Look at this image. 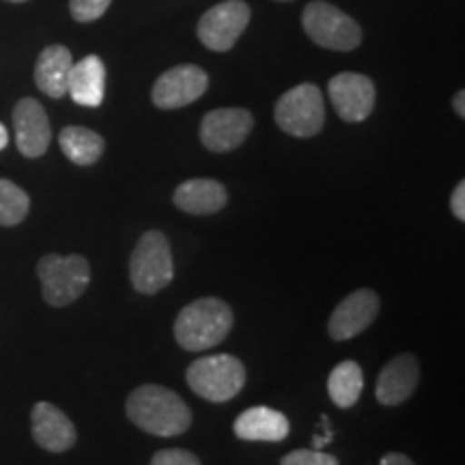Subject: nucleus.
<instances>
[{"label": "nucleus", "mask_w": 465, "mask_h": 465, "mask_svg": "<svg viewBox=\"0 0 465 465\" xmlns=\"http://www.w3.org/2000/svg\"><path fill=\"white\" fill-rule=\"evenodd\" d=\"M127 418L138 429L158 438H174L190 429L192 411L183 399L164 386L144 383L136 388L125 403Z\"/></svg>", "instance_id": "1"}, {"label": "nucleus", "mask_w": 465, "mask_h": 465, "mask_svg": "<svg viewBox=\"0 0 465 465\" xmlns=\"http://www.w3.org/2000/svg\"><path fill=\"white\" fill-rule=\"evenodd\" d=\"M232 328V311L218 298H201L179 312L174 339L185 351H203L223 342Z\"/></svg>", "instance_id": "2"}, {"label": "nucleus", "mask_w": 465, "mask_h": 465, "mask_svg": "<svg viewBox=\"0 0 465 465\" xmlns=\"http://www.w3.org/2000/svg\"><path fill=\"white\" fill-rule=\"evenodd\" d=\"M302 26L312 44L334 52H351L362 44V28L353 17L325 0H312L302 14Z\"/></svg>", "instance_id": "3"}, {"label": "nucleus", "mask_w": 465, "mask_h": 465, "mask_svg": "<svg viewBox=\"0 0 465 465\" xmlns=\"http://www.w3.org/2000/svg\"><path fill=\"white\" fill-rule=\"evenodd\" d=\"M185 380L199 397L213 401V403H224L243 388L246 369L235 356L216 353V356H205L192 362Z\"/></svg>", "instance_id": "4"}, {"label": "nucleus", "mask_w": 465, "mask_h": 465, "mask_svg": "<svg viewBox=\"0 0 465 465\" xmlns=\"http://www.w3.org/2000/svg\"><path fill=\"white\" fill-rule=\"evenodd\" d=\"M174 276L173 252L164 232L147 231L130 259V281L138 293L153 295L166 289Z\"/></svg>", "instance_id": "5"}, {"label": "nucleus", "mask_w": 465, "mask_h": 465, "mask_svg": "<svg viewBox=\"0 0 465 465\" xmlns=\"http://www.w3.org/2000/svg\"><path fill=\"white\" fill-rule=\"evenodd\" d=\"M37 274L42 281L44 300L50 306H67L84 293L91 282V265L80 254L58 257L45 254L37 263Z\"/></svg>", "instance_id": "6"}, {"label": "nucleus", "mask_w": 465, "mask_h": 465, "mask_svg": "<svg viewBox=\"0 0 465 465\" xmlns=\"http://www.w3.org/2000/svg\"><path fill=\"white\" fill-rule=\"evenodd\" d=\"M274 119L284 134L295 138H311L322 132L325 104L319 86L304 83L284 93L274 108Z\"/></svg>", "instance_id": "7"}, {"label": "nucleus", "mask_w": 465, "mask_h": 465, "mask_svg": "<svg viewBox=\"0 0 465 465\" xmlns=\"http://www.w3.org/2000/svg\"><path fill=\"white\" fill-rule=\"evenodd\" d=\"M250 22V7L243 0H224L203 14L199 20L201 44L212 52H229Z\"/></svg>", "instance_id": "8"}, {"label": "nucleus", "mask_w": 465, "mask_h": 465, "mask_svg": "<svg viewBox=\"0 0 465 465\" xmlns=\"http://www.w3.org/2000/svg\"><path fill=\"white\" fill-rule=\"evenodd\" d=\"M254 119L243 108H218L203 116L201 143L213 153H229L246 143Z\"/></svg>", "instance_id": "9"}, {"label": "nucleus", "mask_w": 465, "mask_h": 465, "mask_svg": "<svg viewBox=\"0 0 465 465\" xmlns=\"http://www.w3.org/2000/svg\"><path fill=\"white\" fill-rule=\"evenodd\" d=\"M209 86V75L196 65H177L155 80L151 100L162 110H177L190 106L203 97Z\"/></svg>", "instance_id": "10"}, {"label": "nucleus", "mask_w": 465, "mask_h": 465, "mask_svg": "<svg viewBox=\"0 0 465 465\" xmlns=\"http://www.w3.org/2000/svg\"><path fill=\"white\" fill-rule=\"evenodd\" d=\"M328 93L336 113L347 124H360V121L369 119L375 108V84L364 74H336L330 80Z\"/></svg>", "instance_id": "11"}, {"label": "nucleus", "mask_w": 465, "mask_h": 465, "mask_svg": "<svg viewBox=\"0 0 465 465\" xmlns=\"http://www.w3.org/2000/svg\"><path fill=\"white\" fill-rule=\"evenodd\" d=\"M380 312V298L375 291L360 289L356 293L347 295L330 317L328 330L334 341H349L360 332H364L375 322Z\"/></svg>", "instance_id": "12"}, {"label": "nucleus", "mask_w": 465, "mask_h": 465, "mask_svg": "<svg viewBox=\"0 0 465 465\" xmlns=\"http://www.w3.org/2000/svg\"><path fill=\"white\" fill-rule=\"evenodd\" d=\"M14 127H15V144L22 155L26 158H39L50 147L52 130L48 114L42 104L33 97H25L15 104L14 108Z\"/></svg>", "instance_id": "13"}, {"label": "nucleus", "mask_w": 465, "mask_h": 465, "mask_svg": "<svg viewBox=\"0 0 465 465\" xmlns=\"http://www.w3.org/2000/svg\"><path fill=\"white\" fill-rule=\"evenodd\" d=\"M420 380V364L411 353L391 360L377 377L375 394L381 405H401L411 397Z\"/></svg>", "instance_id": "14"}, {"label": "nucleus", "mask_w": 465, "mask_h": 465, "mask_svg": "<svg viewBox=\"0 0 465 465\" xmlns=\"http://www.w3.org/2000/svg\"><path fill=\"white\" fill-rule=\"evenodd\" d=\"M33 438L39 446L50 452H65L75 444V427L69 418L52 403H37L31 414Z\"/></svg>", "instance_id": "15"}, {"label": "nucleus", "mask_w": 465, "mask_h": 465, "mask_svg": "<svg viewBox=\"0 0 465 465\" xmlns=\"http://www.w3.org/2000/svg\"><path fill=\"white\" fill-rule=\"evenodd\" d=\"M67 93L80 106H102L104 95H106V65H104L100 56L89 54L83 61L74 63L72 74H69Z\"/></svg>", "instance_id": "16"}, {"label": "nucleus", "mask_w": 465, "mask_h": 465, "mask_svg": "<svg viewBox=\"0 0 465 465\" xmlns=\"http://www.w3.org/2000/svg\"><path fill=\"white\" fill-rule=\"evenodd\" d=\"M174 205L192 216H209L226 205L229 194L216 179H188L174 190Z\"/></svg>", "instance_id": "17"}, {"label": "nucleus", "mask_w": 465, "mask_h": 465, "mask_svg": "<svg viewBox=\"0 0 465 465\" xmlns=\"http://www.w3.org/2000/svg\"><path fill=\"white\" fill-rule=\"evenodd\" d=\"M235 435L248 441H282L289 435V420L281 411L259 405L242 411L235 420Z\"/></svg>", "instance_id": "18"}, {"label": "nucleus", "mask_w": 465, "mask_h": 465, "mask_svg": "<svg viewBox=\"0 0 465 465\" xmlns=\"http://www.w3.org/2000/svg\"><path fill=\"white\" fill-rule=\"evenodd\" d=\"M74 58L65 45H48L37 58L35 65V83L39 91H44L48 97L61 100L67 95L69 74H72Z\"/></svg>", "instance_id": "19"}, {"label": "nucleus", "mask_w": 465, "mask_h": 465, "mask_svg": "<svg viewBox=\"0 0 465 465\" xmlns=\"http://www.w3.org/2000/svg\"><path fill=\"white\" fill-rule=\"evenodd\" d=\"M58 143H61L63 153L78 166L95 164L102 158L104 149H106V143H104L100 134L80 125L65 127L58 136Z\"/></svg>", "instance_id": "20"}, {"label": "nucleus", "mask_w": 465, "mask_h": 465, "mask_svg": "<svg viewBox=\"0 0 465 465\" xmlns=\"http://www.w3.org/2000/svg\"><path fill=\"white\" fill-rule=\"evenodd\" d=\"M362 388H364L362 369H360L356 362H351V360L341 362L332 373H330V380H328L330 399H332L339 407H342V410H347V407H353L358 403L360 394H362Z\"/></svg>", "instance_id": "21"}, {"label": "nucleus", "mask_w": 465, "mask_h": 465, "mask_svg": "<svg viewBox=\"0 0 465 465\" xmlns=\"http://www.w3.org/2000/svg\"><path fill=\"white\" fill-rule=\"evenodd\" d=\"M28 207V194L22 188H17L9 179H0V224L3 226H15L26 218Z\"/></svg>", "instance_id": "22"}, {"label": "nucleus", "mask_w": 465, "mask_h": 465, "mask_svg": "<svg viewBox=\"0 0 465 465\" xmlns=\"http://www.w3.org/2000/svg\"><path fill=\"white\" fill-rule=\"evenodd\" d=\"M113 0H69V11H72L75 22H95L106 14Z\"/></svg>", "instance_id": "23"}, {"label": "nucleus", "mask_w": 465, "mask_h": 465, "mask_svg": "<svg viewBox=\"0 0 465 465\" xmlns=\"http://www.w3.org/2000/svg\"><path fill=\"white\" fill-rule=\"evenodd\" d=\"M281 465H339V459L322 450H293L282 457Z\"/></svg>", "instance_id": "24"}, {"label": "nucleus", "mask_w": 465, "mask_h": 465, "mask_svg": "<svg viewBox=\"0 0 465 465\" xmlns=\"http://www.w3.org/2000/svg\"><path fill=\"white\" fill-rule=\"evenodd\" d=\"M151 465H201L199 457L194 452L183 449H166L155 452L151 459Z\"/></svg>", "instance_id": "25"}, {"label": "nucleus", "mask_w": 465, "mask_h": 465, "mask_svg": "<svg viewBox=\"0 0 465 465\" xmlns=\"http://www.w3.org/2000/svg\"><path fill=\"white\" fill-rule=\"evenodd\" d=\"M450 209L455 213L457 220H465V182H459L455 192L450 196Z\"/></svg>", "instance_id": "26"}, {"label": "nucleus", "mask_w": 465, "mask_h": 465, "mask_svg": "<svg viewBox=\"0 0 465 465\" xmlns=\"http://www.w3.org/2000/svg\"><path fill=\"white\" fill-rule=\"evenodd\" d=\"M380 465H414L410 457L401 455V452H388L386 457H381Z\"/></svg>", "instance_id": "27"}, {"label": "nucleus", "mask_w": 465, "mask_h": 465, "mask_svg": "<svg viewBox=\"0 0 465 465\" xmlns=\"http://www.w3.org/2000/svg\"><path fill=\"white\" fill-rule=\"evenodd\" d=\"M452 108L461 119H465V91H457V95L452 97Z\"/></svg>", "instance_id": "28"}, {"label": "nucleus", "mask_w": 465, "mask_h": 465, "mask_svg": "<svg viewBox=\"0 0 465 465\" xmlns=\"http://www.w3.org/2000/svg\"><path fill=\"white\" fill-rule=\"evenodd\" d=\"M9 143V134H7V127H5L3 124H0V151H3L5 147H7Z\"/></svg>", "instance_id": "29"}, {"label": "nucleus", "mask_w": 465, "mask_h": 465, "mask_svg": "<svg viewBox=\"0 0 465 465\" xmlns=\"http://www.w3.org/2000/svg\"><path fill=\"white\" fill-rule=\"evenodd\" d=\"M9 3H26V0H9Z\"/></svg>", "instance_id": "30"}, {"label": "nucleus", "mask_w": 465, "mask_h": 465, "mask_svg": "<svg viewBox=\"0 0 465 465\" xmlns=\"http://www.w3.org/2000/svg\"><path fill=\"white\" fill-rule=\"evenodd\" d=\"M281 3H287V0H281Z\"/></svg>", "instance_id": "31"}]
</instances>
